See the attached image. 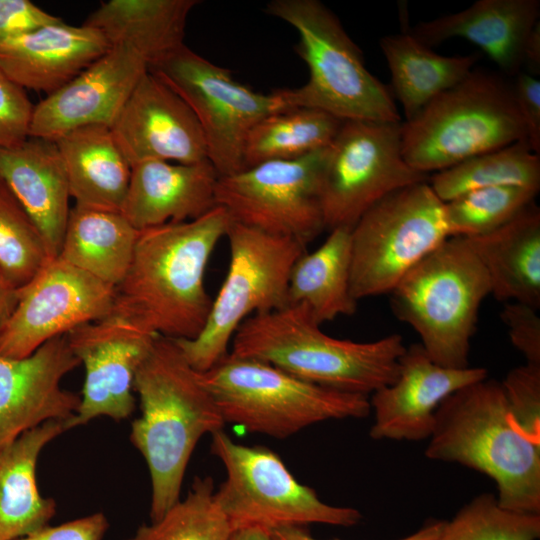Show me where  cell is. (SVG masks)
Returning a JSON list of instances; mask_svg holds the SVG:
<instances>
[{"label":"cell","instance_id":"6da1fadb","mask_svg":"<svg viewBox=\"0 0 540 540\" xmlns=\"http://www.w3.org/2000/svg\"><path fill=\"white\" fill-rule=\"evenodd\" d=\"M230 217L216 206L203 216L140 230L130 266L115 287L112 314L155 335L197 337L212 299L204 276Z\"/></svg>","mask_w":540,"mask_h":540},{"label":"cell","instance_id":"7a4b0ae2","mask_svg":"<svg viewBox=\"0 0 540 540\" xmlns=\"http://www.w3.org/2000/svg\"><path fill=\"white\" fill-rule=\"evenodd\" d=\"M141 415L130 441L151 479V522L180 499L187 465L205 434L226 424L213 397L175 339L157 335L134 380Z\"/></svg>","mask_w":540,"mask_h":540},{"label":"cell","instance_id":"3957f363","mask_svg":"<svg viewBox=\"0 0 540 540\" xmlns=\"http://www.w3.org/2000/svg\"><path fill=\"white\" fill-rule=\"evenodd\" d=\"M405 350L399 334L371 342L331 337L299 303L249 316L236 330L229 352L325 388L368 396L395 382Z\"/></svg>","mask_w":540,"mask_h":540},{"label":"cell","instance_id":"277c9868","mask_svg":"<svg viewBox=\"0 0 540 540\" xmlns=\"http://www.w3.org/2000/svg\"><path fill=\"white\" fill-rule=\"evenodd\" d=\"M425 456L485 474L503 508L540 515V443L515 425L501 382L487 377L444 399Z\"/></svg>","mask_w":540,"mask_h":540},{"label":"cell","instance_id":"5b68a950","mask_svg":"<svg viewBox=\"0 0 540 540\" xmlns=\"http://www.w3.org/2000/svg\"><path fill=\"white\" fill-rule=\"evenodd\" d=\"M265 12L299 35L296 53L309 70L299 88L279 89L290 108L318 109L342 121L401 122L389 86L366 67L339 18L319 0H272Z\"/></svg>","mask_w":540,"mask_h":540},{"label":"cell","instance_id":"8992f818","mask_svg":"<svg viewBox=\"0 0 540 540\" xmlns=\"http://www.w3.org/2000/svg\"><path fill=\"white\" fill-rule=\"evenodd\" d=\"M394 316L411 326L437 364L466 368L488 274L462 236H450L415 264L390 291Z\"/></svg>","mask_w":540,"mask_h":540},{"label":"cell","instance_id":"52a82bcc","mask_svg":"<svg viewBox=\"0 0 540 540\" xmlns=\"http://www.w3.org/2000/svg\"><path fill=\"white\" fill-rule=\"evenodd\" d=\"M518 141L526 132L511 84L479 69L401 123L403 157L427 175Z\"/></svg>","mask_w":540,"mask_h":540},{"label":"cell","instance_id":"ba28073f","mask_svg":"<svg viewBox=\"0 0 540 540\" xmlns=\"http://www.w3.org/2000/svg\"><path fill=\"white\" fill-rule=\"evenodd\" d=\"M200 373L225 423L249 433L284 439L326 420L371 413L368 396L325 388L230 352Z\"/></svg>","mask_w":540,"mask_h":540},{"label":"cell","instance_id":"9c48e42d","mask_svg":"<svg viewBox=\"0 0 540 540\" xmlns=\"http://www.w3.org/2000/svg\"><path fill=\"white\" fill-rule=\"evenodd\" d=\"M225 237L229 266L206 324L191 340H176L186 359L204 372L229 353L230 342L249 316L288 305V282L306 252L297 240L268 234L230 219Z\"/></svg>","mask_w":540,"mask_h":540},{"label":"cell","instance_id":"30bf717a","mask_svg":"<svg viewBox=\"0 0 540 540\" xmlns=\"http://www.w3.org/2000/svg\"><path fill=\"white\" fill-rule=\"evenodd\" d=\"M211 437V452L226 470L214 496L234 531L271 532L314 523L351 527L361 521L358 509L323 502L314 489L296 480L273 451L236 443L223 430Z\"/></svg>","mask_w":540,"mask_h":540},{"label":"cell","instance_id":"8fae6325","mask_svg":"<svg viewBox=\"0 0 540 540\" xmlns=\"http://www.w3.org/2000/svg\"><path fill=\"white\" fill-rule=\"evenodd\" d=\"M450 237L428 180L376 202L351 229L350 290L360 299L389 294L422 258Z\"/></svg>","mask_w":540,"mask_h":540},{"label":"cell","instance_id":"7c38bea8","mask_svg":"<svg viewBox=\"0 0 540 540\" xmlns=\"http://www.w3.org/2000/svg\"><path fill=\"white\" fill-rule=\"evenodd\" d=\"M190 107L202 129L207 159L219 176L244 169V146L262 119L290 108L279 91L256 92L186 45L148 65Z\"/></svg>","mask_w":540,"mask_h":540},{"label":"cell","instance_id":"4fadbf2b","mask_svg":"<svg viewBox=\"0 0 540 540\" xmlns=\"http://www.w3.org/2000/svg\"><path fill=\"white\" fill-rule=\"evenodd\" d=\"M401 122L344 121L329 146L320 181L325 229L349 228L386 195L429 175L404 159Z\"/></svg>","mask_w":540,"mask_h":540},{"label":"cell","instance_id":"5bb4252c","mask_svg":"<svg viewBox=\"0 0 540 540\" xmlns=\"http://www.w3.org/2000/svg\"><path fill=\"white\" fill-rule=\"evenodd\" d=\"M329 146L295 160L263 162L219 176L216 205L235 222L307 246L325 229L319 191Z\"/></svg>","mask_w":540,"mask_h":540},{"label":"cell","instance_id":"9a60e30c","mask_svg":"<svg viewBox=\"0 0 540 540\" xmlns=\"http://www.w3.org/2000/svg\"><path fill=\"white\" fill-rule=\"evenodd\" d=\"M115 288L59 257L21 289L0 332V358L21 359L49 340L110 315Z\"/></svg>","mask_w":540,"mask_h":540},{"label":"cell","instance_id":"2e32d148","mask_svg":"<svg viewBox=\"0 0 540 540\" xmlns=\"http://www.w3.org/2000/svg\"><path fill=\"white\" fill-rule=\"evenodd\" d=\"M66 335L73 354L85 368L74 427L101 416L115 421L127 419L136 407V372L157 335L112 313Z\"/></svg>","mask_w":540,"mask_h":540},{"label":"cell","instance_id":"e0dca14e","mask_svg":"<svg viewBox=\"0 0 540 540\" xmlns=\"http://www.w3.org/2000/svg\"><path fill=\"white\" fill-rule=\"evenodd\" d=\"M110 128L131 167L148 160H208L196 116L176 92L149 71L141 77Z\"/></svg>","mask_w":540,"mask_h":540},{"label":"cell","instance_id":"ac0fdd59","mask_svg":"<svg viewBox=\"0 0 540 540\" xmlns=\"http://www.w3.org/2000/svg\"><path fill=\"white\" fill-rule=\"evenodd\" d=\"M147 62L125 45H114L75 78L34 106L29 137L55 141L75 129L113 124Z\"/></svg>","mask_w":540,"mask_h":540},{"label":"cell","instance_id":"d6986e66","mask_svg":"<svg viewBox=\"0 0 540 540\" xmlns=\"http://www.w3.org/2000/svg\"><path fill=\"white\" fill-rule=\"evenodd\" d=\"M488 377L483 367L448 368L435 363L420 343L406 347L399 360L398 377L372 393L373 440L429 439L435 412L457 390Z\"/></svg>","mask_w":540,"mask_h":540},{"label":"cell","instance_id":"ffe728a7","mask_svg":"<svg viewBox=\"0 0 540 540\" xmlns=\"http://www.w3.org/2000/svg\"><path fill=\"white\" fill-rule=\"evenodd\" d=\"M78 366L67 335L27 357L0 358V449L45 422L76 415L80 395L64 389L61 381Z\"/></svg>","mask_w":540,"mask_h":540},{"label":"cell","instance_id":"44dd1931","mask_svg":"<svg viewBox=\"0 0 540 540\" xmlns=\"http://www.w3.org/2000/svg\"><path fill=\"white\" fill-rule=\"evenodd\" d=\"M219 175L204 160H148L131 167L121 213L138 230L199 218L216 207Z\"/></svg>","mask_w":540,"mask_h":540},{"label":"cell","instance_id":"7402d4cb","mask_svg":"<svg viewBox=\"0 0 540 540\" xmlns=\"http://www.w3.org/2000/svg\"><path fill=\"white\" fill-rule=\"evenodd\" d=\"M105 36L64 21L0 45V69L24 89L54 93L110 49Z\"/></svg>","mask_w":540,"mask_h":540},{"label":"cell","instance_id":"603a6c76","mask_svg":"<svg viewBox=\"0 0 540 540\" xmlns=\"http://www.w3.org/2000/svg\"><path fill=\"white\" fill-rule=\"evenodd\" d=\"M539 17V0H478L464 10L419 22L409 31L430 48L452 38L466 39L501 71L515 76Z\"/></svg>","mask_w":540,"mask_h":540},{"label":"cell","instance_id":"cb8c5ba5","mask_svg":"<svg viewBox=\"0 0 540 540\" xmlns=\"http://www.w3.org/2000/svg\"><path fill=\"white\" fill-rule=\"evenodd\" d=\"M0 176L43 235L51 258L58 256L70 214V186L55 141L28 137L0 148Z\"/></svg>","mask_w":540,"mask_h":540},{"label":"cell","instance_id":"d4e9b609","mask_svg":"<svg viewBox=\"0 0 540 540\" xmlns=\"http://www.w3.org/2000/svg\"><path fill=\"white\" fill-rule=\"evenodd\" d=\"M72 428L73 418L48 421L0 449V540L28 536L54 517V499L38 489L37 461L47 444Z\"/></svg>","mask_w":540,"mask_h":540},{"label":"cell","instance_id":"484cf974","mask_svg":"<svg viewBox=\"0 0 540 540\" xmlns=\"http://www.w3.org/2000/svg\"><path fill=\"white\" fill-rule=\"evenodd\" d=\"M483 264L500 302L540 307V209L535 203L502 227L465 237Z\"/></svg>","mask_w":540,"mask_h":540},{"label":"cell","instance_id":"4316f807","mask_svg":"<svg viewBox=\"0 0 540 540\" xmlns=\"http://www.w3.org/2000/svg\"><path fill=\"white\" fill-rule=\"evenodd\" d=\"M197 0H109L89 14L84 25L110 44L125 45L150 65L184 44L185 27Z\"/></svg>","mask_w":540,"mask_h":540},{"label":"cell","instance_id":"83f0119b","mask_svg":"<svg viewBox=\"0 0 540 540\" xmlns=\"http://www.w3.org/2000/svg\"><path fill=\"white\" fill-rule=\"evenodd\" d=\"M63 159L75 204L121 211L131 166L111 128L85 126L55 140Z\"/></svg>","mask_w":540,"mask_h":540},{"label":"cell","instance_id":"f1b7e54d","mask_svg":"<svg viewBox=\"0 0 540 540\" xmlns=\"http://www.w3.org/2000/svg\"><path fill=\"white\" fill-rule=\"evenodd\" d=\"M139 232L121 211L75 204L57 257L115 288L130 266Z\"/></svg>","mask_w":540,"mask_h":540},{"label":"cell","instance_id":"f546056e","mask_svg":"<svg viewBox=\"0 0 540 540\" xmlns=\"http://www.w3.org/2000/svg\"><path fill=\"white\" fill-rule=\"evenodd\" d=\"M379 45L390 71L389 88L402 106L405 121L466 78L478 58L440 55L410 31L383 36Z\"/></svg>","mask_w":540,"mask_h":540},{"label":"cell","instance_id":"4dcf8cb0","mask_svg":"<svg viewBox=\"0 0 540 540\" xmlns=\"http://www.w3.org/2000/svg\"><path fill=\"white\" fill-rule=\"evenodd\" d=\"M329 232L319 248L296 260L288 282V304H305L319 325L357 308L350 290L351 229Z\"/></svg>","mask_w":540,"mask_h":540},{"label":"cell","instance_id":"1f68e13d","mask_svg":"<svg viewBox=\"0 0 540 540\" xmlns=\"http://www.w3.org/2000/svg\"><path fill=\"white\" fill-rule=\"evenodd\" d=\"M343 122L327 112L304 107L269 115L248 133L244 169L268 161L295 160L326 148Z\"/></svg>","mask_w":540,"mask_h":540},{"label":"cell","instance_id":"d6a6232c","mask_svg":"<svg viewBox=\"0 0 540 540\" xmlns=\"http://www.w3.org/2000/svg\"><path fill=\"white\" fill-rule=\"evenodd\" d=\"M428 183L444 203L486 187L521 186L539 190L540 155L526 141H518L433 173Z\"/></svg>","mask_w":540,"mask_h":540},{"label":"cell","instance_id":"836d02e7","mask_svg":"<svg viewBox=\"0 0 540 540\" xmlns=\"http://www.w3.org/2000/svg\"><path fill=\"white\" fill-rule=\"evenodd\" d=\"M211 477H196L183 500L128 540H230L235 532L214 496Z\"/></svg>","mask_w":540,"mask_h":540},{"label":"cell","instance_id":"e575fe53","mask_svg":"<svg viewBox=\"0 0 540 540\" xmlns=\"http://www.w3.org/2000/svg\"><path fill=\"white\" fill-rule=\"evenodd\" d=\"M52 259L39 228L0 176V267L19 290Z\"/></svg>","mask_w":540,"mask_h":540},{"label":"cell","instance_id":"d590c367","mask_svg":"<svg viewBox=\"0 0 540 540\" xmlns=\"http://www.w3.org/2000/svg\"><path fill=\"white\" fill-rule=\"evenodd\" d=\"M538 191L521 186L486 187L445 202L450 236H481L502 227L534 203Z\"/></svg>","mask_w":540,"mask_h":540},{"label":"cell","instance_id":"8d00e7d4","mask_svg":"<svg viewBox=\"0 0 540 540\" xmlns=\"http://www.w3.org/2000/svg\"><path fill=\"white\" fill-rule=\"evenodd\" d=\"M540 515L503 508L492 493L475 496L446 521L436 540H537Z\"/></svg>","mask_w":540,"mask_h":540},{"label":"cell","instance_id":"74e56055","mask_svg":"<svg viewBox=\"0 0 540 540\" xmlns=\"http://www.w3.org/2000/svg\"><path fill=\"white\" fill-rule=\"evenodd\" d=\"M501 385L515 425L530 440L540 443V366H517Z\"/></svg>","mask_w":540,"mask_h":540},{"label":"cell","instance_id":"f35d334b","mask_svg":"<svg viewBox=\"0 0 540 540\" xmlns=\"http://www.w3.org/2000/svg\"><path fill=\"white\" fill-rule=\"evenodd\" d=\"M33 109L25 89L0 69V148H14L28 139Z\"/></svg>","mask_w":540,"mask_h":540},{"label":"cell","instance_id":"ab89813d","mask_svg":"<svg viewBox=\"0 0 540 540\" xmlns=\"http://www.w3.org/2000/svg\"><path fill=\"white\" fill-rule=\"evenodd\" d=\"M537 310L524 303L506 302L500 318L507 327L512 345L526 363L540 366V317Z\"/></svg>","mask_w":540,"mask_h":540},{"label":"cell","instance_id":"60d3db41","mask_svg":"<svg viewBox=\"0 0 540 540\" xmlns=\"http://www.w3.org/2000/svg\"><path fill=\"white\" fill-rule=\"evenodd\" d=\"M61 21L29 0H0V45Z\"/></svg>","mask_w":540,"mask_h":540},{"label":"cell","instance_id":"b9f144b4","mask_svg":"<svg viewBox=\"0 0 540 540\" xmlns=\"http://www.w3.org/2000/svg\"><path fill=\"white\" fill-rule=\"evenodd\" d=\"M511 86L525 127L526 141L532 151L540 155V81L537 76L520 71Z\"/></svg>","mask_w":540,"mask_h":540},{"label":"cell","instance_id":"7bdbcfd3","mask_svg":"<svg viewBox=\"0 0 540 540\" xmlns=\"http://www.w3.org/2000/svg\"><path fill=\"white\" fill-rule=\"evenodd\" d=\"M109 523L102 512L74 519L57 526H46L17 540H102Z\"/></svg>","mask_w":540,"mask_h":540},{"label":"cell","instance_id":"ee69618b","mask_svg":"<svg viewBox=\"0 0 540 540\" xmlns=\"http://www.w3.org/2000/svg\"><path fill=\"white\" fill-rule=\"evenodd\" d=\"M444 520H430L416 532L398 540H436L445 525ZM271 540H318L304 527L291 526L272 530Z\"/></svg>","mask_w":540,"mask_h":540},{"label":"cell","instance_id":"f6af8a7d","mask_svg":"<svg viewBox=\"0 0 540 540\" xmlns=\"http://www.w3.org/2000/svg\"><path fill=\"white\" fill-rule=\"evenodd\" d=\"M18 294L19 290L9 281L0 267V332L17 305Z\"/></svg>","mask_w":540,"mask_h":540},{"label":"cell","instance_id":"bcb514c9","mask_svg":"<svg viewBox=\"0 0 540 540\" xmlns=\"http://www.w3.org/2000/svg\"><path fill=\"white\" fill-rule=\"evenodd\" d=\"M523 66H526L529 74L540 75V22L530 32L524 47Z\"/></svg>","mask_w":540,"mask_h":540},{"label":"cell","instance_id":"7dc6e473","mask_svg":"<svg viewBox=\"0 0 540 540\" xmlns=\"http://www.w3.org/2000/svg\"><path fill=\"white\" fill-rule=\"evenodd\" d=\"M230 540H271L270 532L259 528L235 531Z\"/></svg>","mask_w":540,"mask_h":540}]
</instances>
